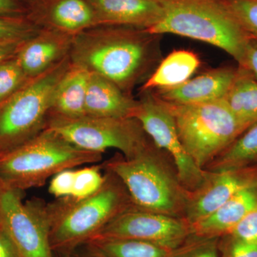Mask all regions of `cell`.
<instances>
[{
	"label": "cell",
	"mask_w": 257,
	"mask_h": 257,
	"mask_svg": "<svg viewBox=\"0 0 257 257\" xmlns=\"http://www.w3.org/2000/svg\"><path fill=\"white\" fill-rule=\"evenodd\" d=\"M156 36L141 29L96 26L74 37L69 57L131 96L157 60Z\"/></svg>",
	"instance_id": "obj_1"
},
{
	"label": "cell",
	"mask_w": 257,
	"mask_h": 257,
	"mask_svg": "<svg viewBox=\"0 0 257 257\" xmlns=\"http://www.w3.org/2000/svg\"><path fill=\"white\" fill-rule=\"evenodd\" d=\"M104 175L101 188L89 197L61 198L44 204L54 253L70 256L116 216L135 207L121 180L109 171Z\"/></svg>",
	"instance_id": "obj_2"
},
{
	"label": "cell",
	"mask_w": 257,
	"mask_h": 257,
	"mask_svg": "<svg viewBox=\"0 0 257 257\" xmlns=\"http://www.w3.org/2000/svg\"><path fill=\"white\" fill-rule=\"evenodd\" d=\"M169 157L152 141L136 156L118 155L102 166L121 180L135 207L184 219L190 192L181 183Z\"/></svg>",
	"instance_id": "obj_3"
},
{
	"label": "cell",
	"mask_w": 257,
	"mask_h": 257,
	"mask_svg": "<svg viewBox=\"0 0 257 257\" xmlns=\"http://www.w3.org/2000/svg\"><path fill=\"white\" fill-rule=\"evenodd\" d=\"M163 15L152 35L173 34L221 49L242 64L248 39L222 0H159Z\"/></svg>",
	"instance_id": "obj_4"
},
{
	"label": "cell",
	"mask_w": 257,
	"mask_h": 257,
	"mask_svg": "<svg viewBox=\"0 0 257 257\" xmlns=\"http://www.w3.org/2000/svg\"><path fill=\"white\" fill-rule=\"evenodd\" d=\"M101 159L102 154L79 148L45 128L36 138L0 157V181L24 192L42 187L62 171Z\"/></svg>",
	"instance_id": "obj_5"
},
{
	"label": "cell",
	"mask_w": 257,
	"mask_h": 257,
	"mask_svg": "<svg viewBox=\"0 0 257 257\" xmlns=\"http://www.w3.org/2000/svg\"><path fill=\"white\" fill-rule=\"evenodd\" d=\"M70 64L69 55L0 104V157L45 130L56 88Z\"/></svg>",
	"instance_id": "obj_6"
},
{
	"label": "cell",
	"mask_w": 257,
	"mask_h": 257,
	"mask_svg": "<svg viewBox=\"0 0 257 257\" xmlns=\"http://www.w3.org/2000/svg\"><path fill=\"white\" fill-rule=\"evenodd\" d=\"M163 101L173 115L181 143L203 170L244 133L223 99L195 104Z\"/></svg>",
	"instance_id": "obj_7"
},
{
	"label": "cell",
	"mask_w": 257,
	"mask_h": 257,
	"mask_svg": "<svg viewBox=\"0 0 257 257\" xmlns=\"http://www.w3.org/2000/svg\"><path fill=\"white\" fill-rule=\"evenodd\" d=\"M45 128L82 150L103 154L108 149H116L125 158L136 156L152 143L135 118L48 116Z\"/></svg>",
	"instance_id": "obj_8"
},
{
	"label": "cell",
	"mask_w": 257,
	"mask_h": 257,
	"mask_svg": "<svg viewBox=\"0 0 257 257\" xmlns=\"http://www.w3.org/2000/svg\"><path fill=\"white\" fill-rule=\"evenodd\" d=\"M141 93L133 117L140 121L155 146L170 157L184 188L189 192L197 190L207 180L209 171L198 167L184 148L173 115L164 101L152 91Z\"/></svg>",
	"instance_id": "obj_9"
},
{
	"label": "cell",
	"mask_w": 257,
	"mask_h": 257,
	"mask_svg": "<svg viewBox=\"0 0 257 257\" xmlns=\"http://www.w3.org/2000/svg\"><path fill=\"white\" fill-rule=\"evenodd\" d=\"M23 191L0 181V223L20 257H54L44 203H24Z\"/></svg>",
	"instance_id": "obj_10"
},
{
	"label": "cell",
	"mask_w": 257,
	"mask_h": 257,
	"mask_svg": "<svg viewBox=\"0 0 257 257\" xmlns=\"http://www.w3.org/2000/svg\"><path fill=\"white\" fill-rule=\"evenodd\" d=\"M190 234V225L184 219L133 207L116 216L92 239L141 240L173 250Z\"/></svg>",
	"instance_id": "obj_11"
},
{
	"label": "cell",
	"mask_w": 257,
	"mask_h": 257,
	"mask_svg": "<svg viewBox=\"0 0 257 257\" xmlns=\"http://www.w3.org/2000/svg\"><path fill=\"white\" fill-rule=\"evenodd\" d=\"M248 189H257V163L241 168L209 171L202 187L189 192L184 219L189 225L194 224Z\"/></svg>",
	"instance_id": "obj_12"
},
{
	"label": "cell",
	"mask_w": 257,
	"mask_h": 257,
	"mask_svg": "<svg viewBox=\"0 0 257 257\" xmlns=\"http://www.w3.org/2000/svg\"><path fill=\"white\" fill-rule=\"evenodd\" d=\"M74 37L47 29L23 42L15 58L28 78L45 73L70 54Z\"/></svg>",
	"instance_id": "obj_13"
},
{
	"label": "cell",
	"mask_w": 257,
	"mask_h": 257,
	"mask_svg": "<svg viewBox=\"0 0 257 257\" xmlns=\"http://www.w3.org/2000/svg\"><path fill=\"white\" fill-rule=\"evenodd\" d=\"M33 23L47 29L75 37L99 26L89 0H47L42 2Z\"/></svg>",
	"instance_id": "obj_14"
},
{
	"label": "cell",
	"mask_w": 257,
	"mask_h": 257,
	"mask_svg": "<svg viewBox=\"0 0 257 257\" xmlns=\"http://www.w3.org/2000/svg\"><path fill=\"white\" fill-rule=\"evenodd\" d=\"M99 26L128 27L147 30L163 15L159 0H89Z\"/></svg>",
	"instance_id": "obj_15"
},
{
	"label": "cell",
	"mask_w": 257,
	"mask_h": 257,
	"mask_svg": "<svg viewBox=\"0 0 257 257\" xmlns=\"http://www.w3.org/2000/svg\"><path fill=\"white\" fill-rule=\"evenodd\" d=\"M237 69L221 67L212 69L178 87L157 89L162 100L177 104H195L223 99L236 77Z\"/></svg>",
	"instance_id": "obj_16"
},
{
	"label": "cell",
	"mask_w": 257,
	"mask_h": 257,
	"mask_svg": "<svg viewBox=\"0 0 257 257\" xmlns=\"http://www.w3.org/2000/svg\"><path fill=\"white\" fill-rule=\"evenodd\" d=\"M138 100L125 94L114 83L89 72L85 99L86 116L133 118Z\"/></svg>",
	"instance_id": "obj_17"
},
{
	"label": "cell",
	"mask_w": 257,
	"mask_h": 257,
	"mask_svg": "<svg viewBox=\"0 0 257 257\" xmlns=\"http://www.w3.org/2000/svg\"><path fill=\"white\" fill-rule=\"evenodd\" d=\"M256 202L257 189H244L209 216L191 224V234L219 238L229 234Z\"/></svg>",
	"instance_id": "obj_18"
},
{
	"label": "cell",
	"mask_w": 257,
	"mask_h": 257,
	"mask_svg": "<svg viewBox=\"0 0 257 257\" xmlns=\"http://www.w3.org/2000/svg\"><path fill=\"white\" fill-rule=\"evenodd\" d=\"M89 72L71 62L56 88L49 116L75 119L85 114V99Z\"/></svg>",
	"instance_id": "obj_19"
},
{
	"label": "cell",
	"mask_w": 257,
	"mask_h": 257,
	"mask_svg": "<svg viewBox=\"0 0 257 257\" xmlns=\"http://www.w3.org/2000/svg\"><path fill=\"white\" fill-rule=\"evenodd\" d=\"M200 65L199 57L188 50H176L161 62L145 81L141 92L178 87L190 79Z\"/></svg>",
	"instance_id": "obj_20"
},
{
	"label": "cell",
	"mask_w": 257,
	"mask_h": 257,
	"mask_svg": "<svg viewBox=\"0 0 257 257\" xmlns=\"http://www.w3.org/2000/svg\"><path fill=\"white\" fill-rule=\"evenodd\" d=\"M223 99L244 132L257 124V79L246 69L239 67Z\"/></svg>",
	"instance_id": "obj_21"
},
{
	"label": "cell",
	"mask_w": 257,
	"mask_h": 257,
	"mask_svg": "<svg viewBox=\"0 0 257 257\" xmlns=\"http://www.w3.org/2000/svg\"><path fill=\"white\" fill-rule=\"evenodd\" d=\"M257 163V124L246 130L206 167L211 172L241 168Z\"/></svg>",
	"instance_id": "obj_22"
},
{
	"label": "cell",
	"mask_w": 257,
	"mask_h": 257,
	"mask_svg": "<svg viewBox=\"0 0 257 257\" xmlns=\"http://www.w3.org/2000/svg\"><path fill=\"white\" fill-rule=\"evenodd\" d=\"M87 243L106 257H172V250L141 240L95 238Z\"/></svg>",
	"instance_id": "obj_23"
},
{
	"label": "cell",
	"mask_w": 257,
	"mask_h": 257,
	"mask_svg": "<svg viewBox=\"0 0 257 257\" xmlns=\"http://www.w3.org/2000/svg\"><path fill=\"white\" fill-rule=\"evenodd\" d=\"M30 79L15 57L0 63V104L14 95Z\"/></svg>",
	"instance_id": "obj_24"
},
{
	"label": "cell",
	"mask_w": 257,
	"mask_h": 257,
	"mask_svg": "<svg viewBox=\"0 0 257 257\" xmlns=\"http://www.w3.org/2000/svg\"><path fill=\"white\" fill-rule=\"evenodd\" d=\"M219 239L190 234L182 244L172 250V257H220Z\"/></svg>",
	"instance_id": "obj_25"
},
{
	"label": "cell",
	"mask_w": 257,
	"mask_h": 257,
	"mask_svg": "<svg viewBox=\"0 0 257 257\" xmlns=\"http://www.w3.org/2000/svg\"><path fill=\"white\" fill-rule=\"evenodd\" d=\"M99 165H92L75 170L73 192L70 198L80 200L92 195L101 188L105 180Z\"/></svg>",
	"instance_id": "obj_26"
},
{
	"label": "cell",
	"mask_w": 257,
	"mask_h": 257,
	"mask_svg": "<svg viewBox=\"0 0 257 257\" xmlns=\"http://www.w3.org/2000/svg\"><path fill=\"white\" fill-rule=\"evenodd\" d=\"M32 22L18 18L0 17V43H22L40 30Z\"/></svg>",
	"instance_id": "obj_27"
},
{
	"label": "cell",
	"mask_w": 257,
	"mask_h": 257,
	"mask_svg": "<svg viewBox=\"0 0 257 257\" xmlns=\"http://www.w3.org/2000/svg\"><path fill=\"white\" fill-rule=\"evenodd\" d=\"M248 37L257 40V0H222Z\"/></svg>",
	"instance_id": "obj_28"
},
{
	"label": "cell",
	"mask_w": 257,
	"mask_h": 257,
	"mask_svg": "<svg viewBox=\"0 0 257 257\" xmlns=\"http://www.w3.org/2000/svg\"><path fill=\"white\" fill-rule=\"evenodd\" d=\"M220 257H257V244L245 242L230 234L219 239Z\"/></svg>",
	"instance_id": "obj_29"
},
{
	"label": "cell",
	"mask_w": 257,
	"mask_h": 257,
	"mask_svg": "<svg viewBox=\"0 0 257 257\" xmlns=\"http://www.w3.org/2000/svg\"><path fill=\"white\" fill-rule=\"evenodd\" d=\"M228 234L245 242L257 244V202L242 220Z\"/></svg>",
	"instance_id": "obj_30"
},
{
	"label": "cell",
	"mask_w": 257,
	"mask_h": 257,
	"mask_svg": "<svg viewBox=\"0 0 257 257\" xmlns=\"http://www.w3.org/2000/svg\"><path fill=\"white\" fill-rule=\"evenodd\" d=\"M75 170H65L54 176L49 186V192L52 196L61 199L70 197L73 192Z\"/></svg>",
	"instance_id": "obj_31"
},
{
	"label": "cell",
	"mask_w": 257,
	"mask_h": 257,
	"mask_svg": "<svg viewBox=\"0 0 257 257\" xmlns=\"http://www.w3.org/2000/svg\"><path fill=\"white\" fill-rule=\"evenodd\" d=\"M239 67L246 69L257 79V40L248 39L242 64Z\"/></svg>",
	"instance_id": "obj_32"
},
{
	"label": "cell",
	"mask_w": 257,
	"mask_h": 257,
	"mask_svg": "<svg viewBox=\"0 0 257 257\" xmlns=\"http://www.w3.org/2000/svg\"><path fill=\"white\" fill-rule=\"evenodd\" d=\"M0 257H20L14 243L2 226L0 227Z\"/></svg>",
	"instance_id": "obj_33"
},
{
	"label": "cell",
	"mask_w": 257,
	"mask_h": 257,
	"mask_svg": "<svg viewBox=\"0 0 257 257\" xmlns=\"http://www.w3.org/2000/svg\"><path fill=\"white\" fill-rule=\"evenodd\" d=\"M21 12L15 0H0V17L17 18L16 15Z\"/></svg>",
	"instance_id": "obj_34"
},
{
	"label": "cell",
	"mask_w": 257,
	"mask_h": 257,
	"mask_svg": "<svg viewBox=\"0 0 257 257\" xmlns=\"http://www.w3.org/2000/svg\"><path fill=\"white\" fill-rule=\"evenodd\" d=\"M69 257H106L94 245L87 243L77 248Z\"/></svg>",
	"instance_id": "obj_35"
},
{
	"label": "cell",
	"mask_w": 257,
	"mask_h": 257,
	"mask_svg": "<svg viewBox=\"0 0 257 257\" xmlns=\"http://www.w3.org/2000/svg\"><path fill=\"white\" fill-rule=\"evenodd\" d=\"M22 43H0V63L14 58Z\"/></svg>",
	"instance_id": "obj_36"
},
{
	"label": "cell",
	"mask_w": 257,
	"mask_h": 257,
	"mask_svg": "<svg viewBox=\"0 0 257 257\" xmlns=\"http://www.w3.org/2000/svg\"><path fill=\"white\" fill-rule=\"evenodd\" d=\"M0 227H1V223H0Z\"/></svg>",
	"instance_id": "obj_37"
}]
</instances>
